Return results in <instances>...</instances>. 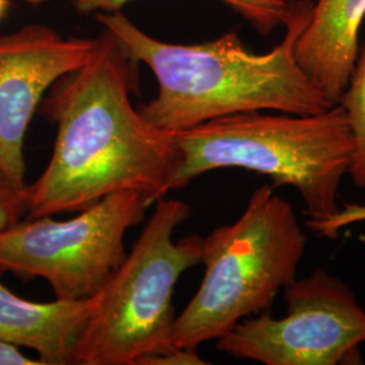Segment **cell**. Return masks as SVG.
<instances>
[{
  "label": "cell",
  "mask_w": 365,
  "mask_h": 365,
  "mask_svg": "<svg viewBox=\"0 0 365 365\" xmlns=\"http://www.w3.org/2000/svg\"><path fill=\"white\" fill-rule=\"evenodd\" d=\"M135 63L107 30L91 58L60 78L39 106L57 126L53 155L29 185L26 218L81 211L119 191L156 203L170 192L179 152L168 131L130 101Z\"/></svg>",
  "instance_id": "obj_1"
},
{
  "label": "cell",
  "mask_w": 365,
  "mask_h": 365,
  "mask_svg": "<svg viewBox=\"0 0 365 365\" xmlns=\"http://www.w3.org/2000/svg\"><path fill=\"white\" fill-rule=\"evenodd\" d=\"M312 7V0H292L283 38L265 53L249 51L235 31L184 45L149 36L120 11L96 14V19L156 78L158 91L141 106L143 117L160 130L176 133L238 113L307 115L333 107L295 60V42Z\"/></svg>",
  "instance_id": "obj_2"
},
{
  "label": "cell",
  "mask_w": 365,
  "mask_h": 365,
  "mask_svg": "<svg viewBox=\"0 0 365 365\" xmlns=\"http://www.w3.org/2000/svg\"><path fill=\"white\" fill-rule=\"evenodd\" d=\"M179 152L170 191L210 170L242 168L295 188L310 220L339 211L341 180L352 164V133L339 105L318 114L238 113L170 133Z\"/></svg>",
  "instance_id": "obj_3"
},
{
  "label": "cell",
  "mask_w": 365,
  "mask_h": 365,
  "mask_svg": "<svg viewBox=\"0 0 365 365\" xmlns=\"http://www.w3.org/2000/svg\"><path fill=\"white\" fill-rule=\"evenodd\" d=\"M306 242L292 206L274 187H259L235 223L203 238L205 277L175 318L172 345L197 348L269 310L279 291L298 279Z\"/></svg>",
  "instance_id": "obj_4"
},
{
  "label": "cell",
  "mask_w": 365,
  "mask_h": 365,
  "mask_svg": "<svg viewBox=\"0 0 365 365\" xmlns=\"http://www.w3.org/2000/svg\"><path fill=\"white\" fill-rule=\"evenodd\" d=\"M191 207L161 197L126 259L95 297L73 346V365H143L172 345L173 289L202 260L203 237L173 241Z\"/></svg>",
  "instance_id": "obj_5"
},
{
  "label": "cell",
  "mask_w": 365,
  "mask_h": 365,
  "mask_svg": "<svg viewBox=\"0 0 365 365\" xmlns=\"http://www.w3.org/2000/svg\"><path fill=\"white\" fill-rule=\"evenodd\" d=\"M150 205L141 192L119 191L69 221L16 222L0 230V271L46 280L56 299H91L126 259L125 235Z\"/></svg>",
  "instance_id": "obj_6"
},
{
  "label": "cell",
  "mask_w": 365,
  "mask_h": 365,
  "mask_svg": "<svg viewBox=\"0 0 365 365\" xmlns=\"http://www.w3.org/2000/svg\"><path fill=\"white\" fill-rule=\"evenodd\" d=\"M287 314L260 313L217 339V349L265 365L359 364L365 310L351 287L327 271L283 289Z\"/></svg>",
  "instance_id": "obj_7"
},
{
  "label": "cell",
  "mask_w": 365,
  "mask_h": 365,
  "mask_svg": "<svg viewBox=\"0 0 365 365\" xmlns=\"http://www.w3.org/2000/svg\"><path fill=\"white\" fill-rule=\"evenodd\" d=\"M98 37H64L56 29L29 24L0 36V172L25 182V137L45 93L84 66Z\"/></svg>",
  "instance_id": "obj_8"
},
{
  "label": "cell",
  "mask_w": 365,
  "mask_h": 365,
  "mask_svg": "<svg viewBox=\"0 0 365 365\" xmlns=\"http://www.w3.org/2000/svg\"><path fill=\"white\" fill-rule=\"evenodd\" d=\"M365 0H315L295 42V60L315 88L337 105L359 56Z\"/></svg>",
  "instance_id": "obj_9"
},
{
  "label": "cell",
  "mask_w": 365,
  "mask_h": 365,
  "mask_svg": "<svg viewBox=\"0 0 365 365\" xmlns=\"http://www.w3.org/2000/svg\"><path fill=\"white\" fill-rule=\"evenodd\" d=\"M0 342L37 353L42 365H73V346L92 310L91 299L31 302L1 282Z\"/></svg>",
  "instance_id": "obj_10"
},
{
  "label": "cell",
  "mask_w": 365,
  "mask_h": 365,
  "mask_svg": "<svg viewBox=\"0 0 365 365\" xmlns=\"http://www.w3.org/2000/svg\"><path fill=\"white\" fill-rule=\"evenodd\" d=\"M133 0H73L78 13L99 14L120 11ZM230 10L242 16L262 36L284 27L292 10V0H221Z\"/></svg>",
  "instance_id": "obj_11"
},
{
  "label": "cell",
  "mask_w": 365,
  "mask_h": 365,
  "mask_svg": "<svg viewBox=\"0 0 365 365\" xmlns=\"http://www.w3.org/2000/svg\"><path fill=\"white\" fill-rule=\"evenodd\" d=\"M337 105L345 111L354 144L348 175L357 188L365 190V45L359 51L349 84Z\"/></svg>",
  "instance_id": "obj_12"
},
{
  "label": "cell",
  "mask_w": 365,
  "mask_h": 365,
  "mask_svg": "<svg viewBox=\"0 0 365 365\" xmlns=\"http://www.w3.org/2000/svg\"><path fill=\"white\" fill-rule=\"evenodd\" d=\"M30 205L29 185L19 187L0 172V230L27 217Z\"/></svg>",
  "instance_id": "obj_13"
},
{
  "label": "cell",
  "mask_w": 365,
  "mask_h": 365,
  "mask_svg": "<svg viewBox=\"0 0 365 365\" xmlns=\"http://www.w3.org/2000/svg\"><path fill=\"white\" fill-rule=\"evenodd\" d=\"M209 364L205 361L196 348H179L172 346L165 352L157 353L145 360L143 365H203Z\"/></svg>",
  "instance_id": "obj_14"
},
{
  "label": "cell",
  "mask_w": 365,
  "mask_h": 365,
  "mask_svg": "<svg viewBox=\"0 0 365 365\" xmlns=\"http://www.w3.org/2000/svg\"><path fill=\"white\" fill-rule=\"evenodd\" d=\"M0 365H42L38 359H31L19 348L0 342Z\"/></svg>",
  "instance_id": "obj_15"
},
{
  "label": "cell",
  "mask_w": 365,
  "mask_h": 365,
  "mask_svg": "<svg viewBox=\"0 0 365 365\" xmlns=\"http://www.w3.org/2000/svg\"><path fill=\"white\" fill-rule=\"evenodd\" d=\"M9 0H0V19L6 15L7 10H9Z\"/></svg>",
  "instance_id": "obj_16"
},
{
  "label": "cell",
  "mask_w": 365,
  "mask_h": 365,
  "mask_svg": "<svg viewBox=\"0 0 365 365\" xmlns=\"http://www.w3.org/2000/svg\"><path fill=\"white\" fill-rule=\"evenodd\" d=\"M31 4H46V3H54V1H61V0H26Z\"/></svg>",
  "instance_id": "obj_17"
}]
</instances>
